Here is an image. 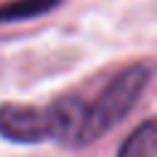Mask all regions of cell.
Returning <instances> with one entry per match:
<instances>
[{
  "label": "cell",
  "mask_w": 157,
  "mask_h": 157,
  "mask_svg": "<svg viewBox=\"0 0 157 157\" xmlns=\"http://www.w3.org/2000/svg\"><path fill=\"white\" fill-rule=\"evenodd\" d=\"M83 115V103L66 98L49 108L34 105H0V135L12 142H74Z\"/></svg>",
  "instance_id": "6da1fadb"
},
{
  "label": "cell",
  "mask_w": 157,
  "mask_h": 157,
  "mask_svg": "<svg viewBox=\"0 0 157 157\" xmlns=\"http://www.w3.org/2000/svg\"><path fill=\"white\" fill-rule=\"evenodd\" d=\"M145 83H147V69L142 66H130L123 74H118L93 103L83 105V115L74 145L93 142L115 123H120L140 98Z\"/></svg>",
  "instance_id": "7a4b0ae2"
},
{
  "label": "cell",
  "mask_w": 157,
  "mask_h": 157,
  "mask_svg": "<svg viewBox=\"0 0 157 157\" xmlns=\"http://www.w3.org/2000/svg\"><path fill=\"white\" fill-rule=\"evenodd\" d=\"M118 157H157V120L137 125L123 142Z\"/></svg>",
  "instance_id": "3957f363"
},
{
  "label": "cell",
  "mask_w": 157,
  "mask_h": 157,
  "mask_svg": "<svg viewBox=\"0 0 157 157\" xmlns=\"http://www.w3.org/2000/svg\"><path fill=\"white\" fill-rule=\"evenodd\" d=\"M56 0H15L7 5H0V22L7 20H25V17H34L42 15L44 10H49Z\"/></svg>",
  "instance_id": "277c9868"
}]
</instances>
